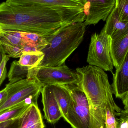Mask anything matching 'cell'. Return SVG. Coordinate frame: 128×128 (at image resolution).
Here are the masks:
<instances>
[{"label":"cell","instance_id":"1","mask_svg":"<svg viewBox=\"0 0 128 128\" xmlns=\"http://www.w3.org/2000/svg\"><path fill=\"white\" fill-rule=\"evenodd\" d=\"M78 79L76 85L86 96L91 115L90 128H104L105 120V105L108 101L117 113L122 110L113 97V89L108 76L100 68L88 65L76 68Z\"/></svg>","mask_w":128,"mask_h":128},{"label":"cell","instance_id":"2","mask_svg":"<svg viewBox=\"0 0 128 128\" xmlns=\"http://www.w3.org/2000/svg\"><path fill=\"white\" fill-rule=\"evenodd\" d=\"M86 26L84 22L64 25L46 38L48 44L41 50L44 57L38 67H58L64 64L83 41Z\"/></svg>","mask_w":128,"mask_h":128},{"label":"cell","instance_id":"3","mask_svg":"<svg viewBox=\"0 0 128 128\" xmlns=\"http://www.w3.org/2000/svg\"><path fill=\"white\" fill-rule=\"evenodd\" d=\"M27 79L36 80L42 87L52 85H77L76 72L65 64L58 67H38L28 70Z\"/></svg>","mask_w":128,"mask_h":128},{"label":"cell","instance_id":"4","mask_svg":"<svg viewBox=\"0 0 128 128\" xmlns=\"http://www.w3.org/2000/svg\"><path fill=\"white\" fill-rule=\"evenodd\" d=\"M34 4L48 7L54 11L64 25L84 22L86 0H28Z\"/></svg>","mask_w":128,"mask_h":128},{"label":"cell","instance_id":"5","mask_svg":"<svg viewBox=\"0 0 128 128\" xmlns=\"http://www.w3.org/2000/svg\"><path fill=\"white\" fill-rule=\"evenodd\" d=\"M71 101L65 121L73 128H90L89 105L85 93L76 85H68Z\"/></svg>","mask_w":128,"mask_h":128},{"label":"cell","instance_id":"6","mask_svg":"<svg viewBox=\"0 0 128 128\" xmlns=\"http://www.w3.org/2000/svg\"><path fill=\"white\" fill-rule=\"evenodd\" d=\"M110 38L104 32L94 33L91 37L86 61L105 71L112 73L113 64L110 52Z\"/></svg>","mask_w":128,"mask_h":128},{"label":"cell","instance_id":"7","mask_svg":"<svg viewBox=\"0 0 128 128\" xmlns=\"http://www.w3.org/2000/svg\"><path fill=\"white\" fill-rule=\"evenodd\" d=\"M42 88V85L36 80L25 79L18 81L16 90L0 106V113L28 100L37 102Z\"/></svg>","mask_w":128,"mask_h":128},{"label":"cell","instance_id":"8","mask_svg":"<svg viewBox=\"0 0 128 128\" xmlns=\"http://www.w3.org/2000/svg\"><path fill=\"white\" fill-rule=\"evenodd\" d=\"M116 0L86 1L84 6L86 26L95 25L102 20L106 21L116 7Z\"/></svg>","mask_w":128,"mask_h":128},{"label":"cell","instance_id":"9","mask_svg":"<svg viewBox=\"0 0 128 128\" xmlns=\"http://www.w3.org/2000/svg\"><path fill=\"white\" fill-rule=\"evenodd\" d=\"M41 93L44 118L48 122L51 124L55 123L63 116L51 86L43 87Z\"/></svg>","mask_w":128,"mask_h":128},{"label":"cell","instance_id":"10","mask_svg":"<svg viewBox=\"0 0 128 128\" xmlns=\"http://www.w3.org/2000/svg\"><path fill=\"white\" fill-rule=\"evenodd\" d=\"M113 94L122 99L128 92V51L120 67L113 73Z\"/></svg>","mask_w":128,"mask_h":128},{"label":"cell","instance_id":"11","mask_svg":"<svg viewBox=\"0 0 128 128\" xmlns=\"http://www.w3.org/2000/svg\"><path fill=\"white\" fill-rule=\"evenodd\" d=\"M128 51V30L120 35L110 38V55L116 70L120 67Z\"/></svg>","mask_w":128,"mask_h":128},{"label":"cell","instance_id":"12","mask_svg":"<svg viewBox=\"0 0 128 128\" xmlns=\"http://www.w3.org/2000/svg\"><path fill=\"white\" fill-rule=\"evenodd\" d=\"M42 117L38 104H32L19 117L17 128H44Z\"/></svg>","mask_w":128,"mask_h":128},{"label":"cell","instance_id":"13","mask_svg":"<svg viewBox=\"0 0 128 128\" xmlns=\"http://www.w3.org/2000/svg\"><path fill=\"white\" fill-rule=\"evenodd\" d=\"M128 30V22L120 19L117 8L115 7L107 19L105 25L101 31L112 39Z\"/></svg>","mask_w":128,"mask_h":128},{"label":"cell","instance_id":"14","mask_svg":"<svg viewBox=\"0 0 128 128\" xmlns=\"http://www.w3.org/2000/svg\"><path fill=\"white\" fill-rule=\"evenodd\" d=\"M22 42L23 53L41 51L48 44L46 38L42 36L24 32H22Z\"/></svg>","mask_w":128,"mask_h":128},{"label":"cell","instance_id":"15","mask_svg":"<svg viewBox=\"0 0 128 128\" xmlns=\"http://www.w3.org/2000/svg\"><path fill=\"white\" fill-rule=\"evenodd\" d=\"M50 86L59 105L62 116L66 120L71 101L70 92L68 85Z\"/></svg>","mask_w":128,"mask_h":128},{"label":"cell","instance_id":"16","mask_svg":"<svg viewBox=\"0 0 128 128\" xmlns=\"http://www.w3.org/2000/svg\"><path fill=\"white\" fill-rule=\"evenodd\" d=\"M33 103L38 104L37 102L32 100H28L0 113V123L18 118Z\"/></svg>","mask_w":128,"mask_h":128},{"label":"cell","instance_id":"17","mask_svg":"<svg viewBox=\"0 0 128 128\" xmlns=\"http://www.w3.org/2000/svg\"><path fill=\"white\" fill-rule=\"evenodd\" d=\"M44 57V55L41 51L23 53L18 62L20 65L31 70L38 67Z\"/></svg>","mask_w":128,"mask_h":128},{"label":"cell","instance_id":"18","mask_svg":"<svg viewBox=\"0 0 128 128\" xmlns=\"http://www.w3.org/2000/svg\"><path fill=\"white\" fill-rule=\"evenodd\" d=\"M28 69L27 67L22 66L18 61L12 62L10 65V71L8 74L10 84H13L22 80L26 79Z\"/></svg>","mask_w":128,"mask_h":128},{"label":"cell","instance_id":"19","mask_svg":"<svg viewBox=\"0 0 128 128\" xmlns=\"http://www.w3.org/2000/svg\"><path fill=\"white\" fill-rule=\"evenodd\" d=\"M105 120L104 128H118V118L114 106L109 101H106L105 105Z\"/></svg>","mask_w":128,"mask_h":128},{"label":"cell","instance_id":"20","mask_svg":"<svg viewBox=\"0 0 128 128\" xmlns=\"http://www.w3.org/2000/svg\"><path fill=\"white\" fill-rule=\"evenodd\" d=\"M116 7L120 19L128 22V0H116Z\"/></svg>","mask_w":128,"mask_h":128},{"label":"cell","instance_id":"21","mask_svg":"<svg viewBox=\"0 0 128 128\" xmlns=\"http://www.w3.org/2000/svg\"><path fill=\"white\" fill-rule=\"evenodd\" d=\"M6 54L10 57L20 58L23 53L22 47L6 44H0Z\"/></svg>","mask_w":128,"mask_h":128},{"label":"cell","instance_id":"22","mask_svg":"<svg viewBox=\"0 0 128 128\" xmlns=\"http://www.w3.org/2000/svg\"><path fill=\"white\" fill-rule=\"evenodd\" d=\"M18 86V82L13 84L8 83L4 89L0 91V106L16 90Z\"/></svg>","mask_w":128,"mask_h":128},{"label":"cell","instance_id":"23","mask_svg":"<svg viewBox=\"0 0 128 128\" xmlns=\"http://www.w3.org/2000/svg\"><path fill=\"white\" fill-rule=\"evenodd\" d=\"M10 56L6 55L4 56L0 64V86L3 83L7 77V69L6 65L10 59Z\"/></svg>","mask_w":128,"mask_h":128},{"label":"cell","instance_id":"24","mask_svg":"<svg viewBox=\"0 0 128 128\" xmlns=\"http://www.w3.org/2000/svg\"><path fill=\"white\" fill-rule=\"evenodd\" d=\"M116 116H120L118 128H128V112L122 110L120 112L116 113Z\"/></svg>","mask_w":128,"mask_h":128},{"label":"cell","instance_id":"25","mask_svg":"<svg viewBox=\"0 0 128 128\" xmlns=\"http://www.w3.org/2000/svg\"><path fill=\"white\" fill-rule=\"evenodd\" d=\"M19 118L0 123V128H17Z\"/></svg>","mask_w":128,"mask_h":128},{"label":"cell","instance_id":"26","mask_svg":"<svg viewBox=\"0 0 128 128\" xmlns=\"http://www.w3.org/2000/svg\"><path fill=\"white\" fill-rule=\"evenodd\" d=\"M122 100L124 105V110L128 112V92L122 98Z\"/></svg>","mask_w":128,"mask_h":128},{"label":"cell","instance_id":"27","mask_svg":"<svg viewBox=\"0 0 128 128\" xmlns=\"http://www.w3.org/2000/svg\"><path fill=\"white\" fill-rule=\"evenodd\" d=\"M6 54L2 47V45L0 44V64Z\"/></svg>","mask_w":128,"mask_h":128}]
</instances>
